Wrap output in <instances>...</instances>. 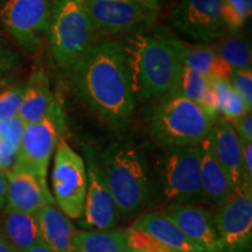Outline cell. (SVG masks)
Here are the masks:
<instances>
[{
    "mask_svg": "<svg viewBox=\"0 0 252 252\" xmlns=\"http://www.w3.org/2000/svg\"><path fill=\"white\" fill-rule=\"evenodd\" d=\"M68 74L74 93L97 117L115 130L127 127L135 99L122 42L96 41Z\"/></svg>",
    "mask_w": 252,
    "mask_h": 252,
    "instance_id": "1",
    "label": "cell"
},
{
    "mask_svg": "<svg viewBox=\"0 0 252 252\" xmlns=\"http://www.w3.org/2000/svg\"><path fill=\"white\" fill-rule=\"evenodd\" d=\"M124 48L135 100L160 98L174 90L182 63L161 30L153 34L135 32Z\"/></svg>",
    "mask_w": 252,
    "mask_h": 252,
    "instance_id": "2",
    "label": "cell"
},
{
    "mask_svg": "<svg viewBox=\"0 0 252 252\" xmlns=\"http://www.w3.org/2000/svg\"><path fill=\"white\" fill-rule=\"evenodd\" d=\"M99 161L119 215L131 216L143 209L152 193L143 150L132 141H116L104 150Z\"/></svg>",
    "mask_w": 252,
    "mask_h": 252,
    "instance_id": "3",
    "label": "cell"
},
{
    "mask_svg": "<svg viewBox=\"0 0 252 252\" xmlns=\"http://www.w3.org/2000/svg\"><path fill=\"white\" fill-rule=\"evenodd\" d=\"M213 118L196 103L175 93L160 97L149 117L151 138L165 147L194 146L212 131Z\"/></svg>",
    "mask_w": 252,
    "mask_h": 252,
    "instance_id": "4",
    "label": "cell"
},
{
    "mask_svg": "<svg viewBox=\"0 0 252 252\" xmlns=\"http://www.w3.org/2000/svg\"><path fill=\"white\" fill-rule=\"evenodd\" d=\"M52 55L68 71L96 42L86 0H59L48 28Z\"/></svg>",
    "mask_w": 252,
    "mask_h": 252,
    "instance_id": "5",
    "label": "cell"
},
{
    "mask_svg": "<svg viewBox=\"0 0 252 252\" xmlns=\"http://www.w3.org/2000/svg\"><path fill=\"white\" fill-rule=\"evenodd\" d=\"M200 163L198 145L166 147L158 162V184L163 200L174 204L203 198Z\"/></svg>",
    "mask_w": 252,
    "mask_h": 252,
    "instance_id": "6",
    "label": "cell"
},
{
    "mask_svg": "<svg viewBox=\"0 0 252 252\" xmlns=\"http://www.w3.org/2000/svg\"><path fill=\"white\" fill-rule=\"evenodd\" d=\"M52 171L54 202L70 220H80L83 214L88 176L86 161L64 138H59Z\"/></svg>",
    "mask_w": 252,
    "mask_h": 252,
    "instance_id": "7",
    "label": "cell"
},
{
    "mask_svg": "<svg viewBox=\"0 0 252 252\" xmlns=\"http://www.w3.org/2000/svg\"><path fill=\"white\" fill-rule=\"evenodd\" d=\"M59 0H6L0 6V21L12 37L28 52L40 45Z\"/></svg>",
    "mask_w": 252,
    "mask_h": 252,
    "instance_id": "8",
    "label": "cell"
},
{
    "mask_svg": "<svg viewBox=\"0 0 252 252\" xmlns=\"http://www.w3.org/2000/svg\"><path fill=\"white\" fill-rule=\"evenodd\" d=\"M214 223L223 251L241 252L252 239V185L243 184L214 214Z\"/></svg>",
    "mask_w": 252,
    "mask_h": 252,
    "instance_id": "9",
    "label": "cell"
},
{
    "mask_svg": "<svg viewBox=\"0 0 252 252\" xmlns=\"http://www.w3.org/2000/svg\"><path fill=\"white\" fill-rule=\"evenodd\" d=\"M88 187L84 200L82 226L94 230H110L117 224L119 212L106 184L99 159L89 147L84 149Z\"/></svg>",
    "mask_w": 252,
    "mask_h": 252,
    "instance_id": "10",
    "label": "cell"
},
{
    "mask_svg": "<svg viewBox=\"0 0 252 252\" xmlns=\"http://www.w3.org/2000/svg\"><path fill=\"white\" fill-rule=\"evenodd\" d=\"M222 0H180L169 12L174 28L198 42L210 43L225 34Z\"/></svg>",
    "mask_w": 252,
    "mask_h": 252,
    "instance_id": "11",
    "label": "cell"
},
{
    "mask_svg": "<svg viewBox=\"0 0 252 252\" xmlns=\"http://www.w3.org/2000/svg\"><path fill=\"white\" fill-rule=\"evenodd\" d=\"M63 128L64 125L53 119L25 126L13 166L32 172L42 184L47 185L50 158Z\"/></svg>",
    "mask_w": 252,
    "mask_h": 252,
    "instance_id": "12",
    "label": "cell"
},
{
    "mask_svg": "<svg viewBox=\"0 0 252 252\" xmlns=\"http://www.w3.org/2000/svg\"><path fill=\"white\" fill-rule=\"evenodd\" d=\"M86 5L97 34L133 32L152 24L158 15L135 0H86Z\"/></svg>",
    "mask_w": 252,
    "mask_h": 252,
    "instance_id": "13",
    "label": "cell"
},
{
    "mask_svg": "<svg viewBox=\"0 0 252 252\" xmlns=\"http://www.w3.org/2000/svg\"><path fill=\"white\" fill-rule=\"evenodd\" d=\"M162 213L200 249L208 252L223 251L214 223V214L209 210L190 203H174L169 204Z\"/></svg>",
    "mask_w": 252,
    "mask_h": 252,
    "instance_id": "14",
    "label": "cell"
},
{
    "mask_svg": "<svg viewBox=\"0 0 252 252\" xmlns=\"http://www.w3.org/2000/svg\"><path fill=\"white\" fill-rule=\"evenodd\" d=\"M6 178L5 209L35 215L43 207L55 203L48 186L27 169L12 166L6 171Z\"/></svg>",
    "mask_w": 252,
    "mask_h": 252,
    "instance_id": "15",
    "label": "cell"
},
{
    "mask_svg": "<svg viewBox=\"0 0 252 252\" xmlns=\"http://www.w3.org/2000/svg\"><path fill=\"white\" fill-rule=\"evenodd\" d=\"M18 118L24 125H31L45 119L63 124L62 110L60 108L54 94L50 89L49 78L43 68L37 67L25 83L23 102L18 112ZM64 125V124H63Z\"/></svg>",
    "mask_w": 252,
    "mask_h": 252,
    "instance_id": "16",
    "label": "cell"
},
{
    "mask_svg": "<svg viewBox=\"0 0 252 252\" xmlns=\"http://www.w3.org/2000/svg\"><path fill=\"white\" fill-rule=\"evenodd\" d=\"M208 138L217 161L228 176L232 190L241 185L248 184L242 161L241 138L236 133L231 124L224 118L217 117Z\"/></svg>",
    "mask_w": 252,
    "mask_h": 252,
    "instance_id": "17",
    "label": "cell"
},
{
    "mask_svg": "<svg viewBox=\"0 0 252 252\" xmlns=\"http://www.w3.org/2000/svg\"><path fill=\"white\" fill-rule=\"evenodd\" d=\"M161 33L174 49L182 65L201 72L209 78L230 77L231 68L217 55L212 45H190L173 35L171 32L161 30Z\"/></svg>",
    "mask_w": 252,
    "mask_h": 252,
    "instance_id": "18",
    "label": "cell"
},
{
    "mask_svg": "<svg viewBox=\"0 0 252 252\" xmlns=\"http://www.w3.org/2000/svg\"><path fill=\"white\" fill-rule=\"evenodd\" d=\"M34 216L42 242L52 252H74V237L77 229L58 207L48 204Z\"/></svg>",
    "mask_w": 252,
    "mask_h": 252,
    "instance_id": "19",
    "label": "cell"
},
{
    "mask_svg": "<svg viewBox=\"0 0 252 252\" xmlns=\"http://www.w3.org/2000/svg\"><path fill=\"white\" fill-rule=\"evenodd\" d=\"M201 153L200 176L203 198L216 206H222L232 194L228 176L217 161L209 138L198 144Z\"/></svg>",
    "mask_w": 252,
    "mask_h": 252,
    "instance_id": "20",
    "label": "cell"
},
{
    "mask_svg": "<svg viewBox=\"0 0 252 252\" xmlns=\"http://www.w3.org/2000/svg\"><path fill=\"white\" fill-rule=\"evenodd\" d=\"M133 228L143 230L147 234L156 238L166 248H168L172 252L195 250L204 251L200 249L196 244L189 241L175 223L161 213H147L138 217L134 220Z\"/></svg>",
    "mask_w": 252,
    "mask_h": 252,
    "instance_id": "21",
    "label": "cell"
},
{
    "mask_svg": "<svg viewBox=\"0 0 252 252\" xmlns=\"http://www.w3.org/2000/svg\"><path fill=\"white\" fill-rule=\"evenodd\" d=\"M0 232L17 252H27L42 241L35 216L14 210L5 209Z\"/></svg>",
    "mask_w": 252,
    "mask_h": 252,
    "instance_id": "22",
    "label": "cell"
},
{
    "mask_svg": "<svg viewBox=\"0 0 252 252\" xmlns=\"http://www.w3.org/2000/svg\"><path fill=\"white\" fill-rule=\"evenodd\" d=\"M125 230L77 231L74 237V252H128Z\"/></svg>",
    "mask_w": 252,
    "mask_h": 252,
    "instance_id": "23",
    "label": "cell"
},
{
    "mask_svg": "<svg viewBox=\"0 0 252 252\" xmlns=\"http://www.w3.org/2000/svg\"><path fill=\"white\" fill-rule=\"evenodd\" d=\"M212 46L232 71L251 69V47L243 35L223 34Z\"/></svg>",
    "mask_w": 252,
    "mask_h": 252,
    "instance_id": "24",
    "label": "cell"
},
{
    "mask_svg": "<svg viewBox=\"0 0 252 252\" xmlns=\"http://www.w3.org/2000/svg\"><path fill=\"white\" fill-rule=\"evenodd\" d=\"M209 77L206 75L182 65L178 83L171 93H175L191 102L200 104L204 93L209 88Z\"/></svg>",
    "mask_w": 252,
    "mask_h": 252,
    "instance_id": "25",
    "label": "cell"
},
{
    "mask_svg": "<svg viewBox=\"0 0 252 252\" xmlns=\"http://www.w3.org/2000/svg\"><path fill=\"white\" fill-rule=\"evenodd\" d=\"M24 91L25 83H13L0 91V123L18 117Z\"/></svg>",
    "mask_w": 252,
    "mask_h": 252,
    "instance_id": "26",
    "label": "cell"
},
{
    "mask_svg": "<svg viewBox=\"0 0 252 252\" xmlns=\"http://www.w3.org/2000/svg\"><path fill=\"white\" fill-rule=\"evenodd\" d=\"M220 15L225 30L232 33H237L250 18L244 0H222Z\"/></svg>",
    "mask_w": 252,
    "mask_h": 252,
    "instance_id": "27",
    "label": "cell"
},
{
    "mask_svg": "<svg viewBox=\"0 0 252 252\" xmlns=\"http://www.w3.org/2000/svg\"><path fill=\"white\" fill-rule=\"evenodd\" d=\"M126 244L130 250L137 252H172L156 238L133 226L125 229Z\"/></svg>",
    "mask_w": 252,
    "mask_h": 252,
    "instance_id": "28",
    "label": "cell"
},
{
    "mask_svg": "<svg viewBox=\"0 0 252 252\" xmlns=\"http://www.w3.org/2000/svg\"><path fill=\"white\" fill-rule=\"evenodd\" d=\"M231 86L239 96L243 98L247 106L252 108V71L248 70H234L229 77Z\"/></svg>",
    "mask_w": 252,
    "mask_h": 252,
    "instance_id": "29",
    "label": "cell"
},
{
    "mask_svg": "<svg viewBox=\"0 0 252 252\" xmlns=\"http://www.w3.org/2000/svg\"><path fill=\"white\" fill-rule=\"evenodd\" d=\"M248 112H251V110L248 108L243 98L235 90L232 91L229 98L226 99L224 106L220 111V113L224 116L225 121L231 123L243 117Z\"/></svg>",
    "mask_w": 252,
    "mask_h": 252,
    "instance_id": "30",
    "label": "cell"
},
{
    "mask_svg": "<svg viewBox=\"0 0 252 252\" xmlns=\"http://www.w3.org/2000/svg\"><path fill=\"white\" fill-rule=\"evenodd\" d=\"M25 130L24 123L18 117L11 121L0 123V138L6 143L13 145L14 147H19L21 137Z\"/></svg>",
    "mask_w": 252,
    "mask_h": 252,
    "instance_id": "31",
    "label": "cell"
},
{
    "mask_svg": "<svg viewBox=\"0 0 252 252\" xmlns=\"http://www.w3.org/2000/svg\"><path fill=\"white\" fill-rule=\"evenodd\" d=\"M210 81V88H212L214 97L216 100V106H217V112L220 113L223 106L226 102V99L229 98L230 94L234 91V88L231 86V82L229 78H220V77H214L209 78Z\"/></svg>",
    "mask_w": 252,
    "mask_h": 252,
    "instance_id": "32",
    "label": "cell"
},
{
    "mask_svg": "<svg viewBox=\"0 0 252 252\" xmlns=\"http://www.w3.org/2000/svg\"><path fill=\"white\" fill-rule=\"evenodd\" d=\"M17 64V55L13 48L4 37L0 35V84L7 76V74Z\"/></svg>",
    "mask_w": 252,
    "mask_h": 252,
    "instance_id": "33",
    "label": "cell"
},
{
    "mask_svg": "<svg viewBox=\"0 0 252 252\" xmlns=\"http://www.w3.org/2000/svg\"><path fill=\"white\" fill-rule=\"evenodd\" d=\"M231 126L234 127L236 133L241 138V140L252 143V116L251 112H248L243 117L232 122Z\"/></svg>",
    "mask_w": 252,
    "mask_h": 252,
    "instance_id": "34",
    "label": "cell"
},
{
    "mask_svg": "<svg viewBox=\"0 0 252 252\" xmlns=\"http://www.w3.org/2000/svg\"><path fill=\"white\" fill-rule=\"evenodd\" d=\"M242 143V161L245 180L248 184L252 185V143L241 140Z\"/></svg>",
    "mask_w": 252,
    "mask_h": 252,
    "instance_id": "35",
    "label": "cell"
},
{
    "mask_svg": "<svg viewBox=\"0 0 252 252\" xmlns=\"http://www.w3.org/2000/svg\"><path fill=\"white\" fill-rule=\"evenodd\" d=\"M6 188H7L6 171L0 169V212L4 209L6 204Z\"/></svg>",
    "mask_w": 252,
    "mask_h": 252,
    "instance_id": "36",
    "label": "cell"
},
{
    "mask_svg": "<svg viewBox=\"0 0 252 252\" xmlns=\"http://www.w3.org/2000/svg\"><path fill=\"white\" fill-rule=\"evenodd\" d=\"M138 4L144 6L145 8L150 9V11L156 12V13H159L160 11V2L159 0H135Z\"/></svg>",
    "mask_w": 252,
    "mask_h": 252,
    "instance_id": "37",
    "label": "cell"
},
{
    "mask_svg": "<svg viewBox=\"0 0 252 252\" xmlns=\"http://www.w3.org/2000/svg\"><path fill=\"white\" fill-rule=\"evenodd\" d=\"M0 252H17L14 248L8 243V241L4 237V235L0 232Z\"/></svg>",
    "mask_w": 252,
    "mask_h": 252,
    "instance_id": "38",
    "label": "cell"
},
{
    "mask_svg": "<svg viewBox=\"0 0 252 252\" xmlns=\"http://www.w3.org/2000/svg\"><path fill=\"white\" fill-rule=\"evenodd\" d=\"M27 252H52V250H50V249L47 247L42 241H41L39 244H36L35 247L30 249Z\"/></svg>",
    "mask_w": 252,
    "mask_h": 252,
    "instance_id": "39",
    "label": "cell"
},
{
    "mask_svg": "<svg viewBox=\"0 0 252 252\" xmlns=\"http://www.w3.org/2000/svg\"><path fill=\"white\" fill-rule=\"evenodd\" d=\"M244 1H245V5H247V8H248V13L250 14V17H251V11H252L251 0H244Z\"/></svg>",
    "mask_w": 252,
    "mask_h": 252,
    "instance_id": "40",
    "label": "cell"
},
{
    "mask_svg": "<svg viewBox=\"0 0 252 252\" xmlns=\"http://www.w3.org/2000/svg\"><path fill=\"white\" fill-rule=\"evenodd\" d=\"M174 252H208V251H195V250H185V251H174Z\"/></svg>",
    "mask_w": 252,
    "mask_h": 252,
    "instance_id": "41",
    "label": "cell"
},
{
    "mask_svg": "<svg viewBox=\"0 0 252 252\" xmlns=\"http://www.w3.org/2000/svg\"><path fill=\"white\" fill-rule=\"evenodd\" d=\"M6 1V0H0V6H1L2 4H4V2Z\"/></svg>",
    "mask_w": 252,
    "mask_h": 252,
    "instance_id": "42",
    "label": "cell"
},
{
    "mask_svg": "<svg viewBox=\"0 0 252 252\" xmlns=\"http://www.w3.org/2000/svg\"><path fill=\"white\" fill-rule=\"evenodd\" d=\"M128 252H137V251H133V250H128Z\"/></svg>",
    "mask_w": 252,
    "mask_h": 252,
    "instance_id": "43",
    "label": "cell"
},
{
    "mask_svg": "<svg viewBox=\"0 0 252 252\" xmlns=\"http://www.w3.org/2000/svg\"><path fill=\"white\" fill-rule=\"evenodd\" d=\"M0 144H1V138H0Z\"/></svg>",
    "mask_w": 252,
    "mask_h": 252,
    "instance_id": "44",
    "label": "cell"
}]
</instances>
